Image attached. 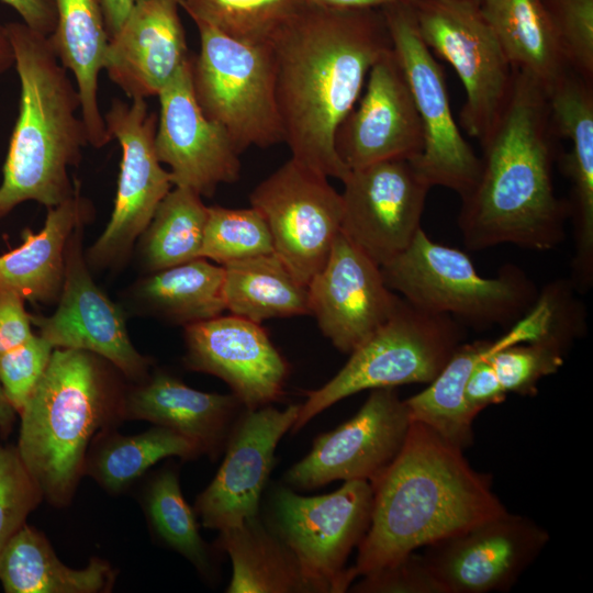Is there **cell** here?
Wrapping results in <instances>:
<instances>
[{"instance_id":"1","label":"cell","mask_w":593,"mask_h":593,"mask_svg":"<svg viewBox=\"0 0 593 593\" xmlns=\"http://www.w3.org/2000/svg\"><path fill=\"white\" fill-rule=\"evenodd\" d=\"M276 98L291 158L343 181L350 170L336 132L359 100L373 64L392 48L381 9L304 2L271 41Z\"/></svg>"},{"instance_id":"2","label":"cell","mask_w":593,"mask_h":593,"mask_svg":"<svg viewBox=\"0 0 593 593\" xmlns=\"http://www.w3.org/2000/svg\"><path fill=\"white\" fill-rule=\"evenodd\" d=\"M480 145L479 177L461 198L457 220L466 247L548 250L561 244L570 210L555 192L548 94L536 79L515 69L508 101Z\"/></svg>"},{"instance_id":"3","label":"cell","mask_w":593,"mask_h":593,"mask_svg":"<svg viewBox=\"0 0 593 593\" xmlns=\"http://www.w3.org/2000/svg\"><path fill=\"white\" fill-rule=\"evenodd\" d=\"M371 485V521L347 569L351 582L507 511L490 475L418 422L411 421L400 452Z\"/></svg>"},{"instance_id":"4","label":"cell","mask_w":593,"mask_h":593,"mask_svg":"<svg viewBox=\"0 0 593 593\" xmlns=\"http://www.w3.org/2000/svg\"><path fill=\"white\" fill-rule=\"evenodd\" d=\"M20 79L19 115L0 183V221L15 206L35 201L46 208L70 198L76 188L68 171L89 144L77 116L80 97L59 63L49 36L23 22L4 25Z\"/></svg>"},{"instance_id":"5","label":"cell","mask_w":593,"mask_h":593,"mask_svg":"<svg viewBox=\"0 0 593 593\" xmlns=\"http://www.w3.org/2000/svg\"><path fill=\"white\" fill-rule=\"evenodd\" d=\"M115 371L93 353L54 348L19 413L18 451L44 497L55 506L71 501L92 437L123 419L125 394Z\"/></svg>"},{"instance_id":"6","label":"cell","mask_w":593,"mask_h":593,"mask_svg":"<svg viewBox=\"0 0 593 593\" xmlns=\"http://www.w3.org/2000/svg\"><path fill=\"white\" fill-rule=\"evenodd\" d=\"M381 271L389 289L407 302L472 327L511 326L539 294L518 267L505 265L496 277H481L467 254L434 242L423 228Z\"/></svg>"},{"instance_id":"7","label":"cell","mask_w":593,"mask_h":593,"mask_svg":"<svg viewBox=\"0 0 593 593\" xmlns=\"http://www.w3.org/2000/svg\"><path fill=\"white\" fill-rule=\"evenodd\" d=\"M465 335L452 316L417 307L401 296L391 316L349 354L344 367L324 385L307 392L291 432L360 391L429 383Z\"/></svg>"},{"instance_id":"8","label":"cell","mask_w":593,"mask_h":593,"mask_svg":"<svg viewBox=\"0 0 593 593\" xmlns=\"http://www.w3.org/2000/svg\"><path fill=\"white\" fill-rule=\"evenodd\" d=\"M194 24L200 52L192 57V87L203 113L228 134L240 154L282 143L271 43L247 44L205 23Z\"/></svg>"},{"instance_id":"9","label":"cell","mask_w":593,"mask_h":593,"mask_svg":"<svg viewBox=\"0 0 593 593\" xmlns=\"http://www.w3.org/2000/svg\"><path fill=\"white\" fill-rule=\"evenodd\" d=\"M373 489L365 480L344 481L336 491L303 496L280 486L271 502L270 528L295 557L311 593L349 589L346 561L371 521Z\"/></svg>"},{"instance_id":"10","label":"cell","mask_w":593,"mask_h":593,"mask_svg":"<svg viewBox=\"0 0 593 593\" xmlns=\"http://www.w3.org/2000/svg\"><path fill=\"white\" fill-rule=\"evenodd\" d=\"M414 11L426 46L460 78L466 93L460 123L481 143L508 101L515 69L479 0H417Z\"/></svg>"},{"instance_id":"11","label":"cell","mask_w":593,"mask_h":593,"mask_svg":"<svg viewBox=\"0 0 593 593\" xmlns=\"http://www.w3.org/2000/svg\"><path fill=\"white\" fill-rule=\"evenodd\" d=\"M381 10L423 131V150L410 161L432 188L440 186L462 198L478 180L480 157L455 121L444 70L418 33L414 3Z\"/></svg>"},{"instance_id":"12","label":"cell","mask_w":593,"mask_h":593,"mask_svg":"<svg viewBox=\"0 0 593 593\" xmlns=\"http://www.w3.org/2000/svg\"><path fill=\"white\" fill-rule=\"evenodd\" d=\"M103 118L109 135L121 145L122 159L110 221L85 253L88 266L96 269L119 266L127 258L174 187L156 153L158 115L145 99L127 103L114 98Z\"/></svg>"},{"instance_id":"13","label":"cell","mask_w":593,"mask_h":593,"mask_svg":"<svg viewBox=\"0 0 593 593\" xmlns=\"http://www.w3.org/2000/svg\"><path fill=\"white\" fill-rule=\"evenodd\" d=\"M249 202L269 227L275 254L307 286L340 233L342 194L328 177L290 157L256 186Z\"/></svg>"},{"instance_id":"14","label":"cell","mask_w":593,"mask_h":593,"mask_svg":"<svg viewBox=\"0 0 593 593\" xmlns=\"http://www.w3.org/2000/svg\"><path fill=\"white\" fill-rule=\"evenodd\" d=\"M87 222L71 232L65 249L64 282L56 311L32 315V324L54 348L93 353L125 378L141 382L148 377L150 360L133 346L124 314L93 281L83 253Z\"/></svg>"},{"instance_id":"15","label":"cell","mask_w":593,"mask_h":593,"mask_svg":"<svg viewBox=\"0 0 593 593\" xmlns=\"http://www.w3.org/2000/svg\"><path fill=\"white\" fill-rule=\"evenodd\" d=\"M411 418L395 388L372 389L360 410L315 438L284 474L289 486L312 490L336 480L373 483L400 452Z\"/></svg>"},{"instance_id":"16","label":"cell","mask_w":593,"mask_h":593,"mask_svg":"<svg viewBox=\"0 0 593 593\" xmlns=\"http://www.w3.org/2000/svg\"><path fill=\"white\" fill-rule=\"evenodd\" d=\"M340 232L380 267L396 257L422 228L429 183L409 159H389L350 170Z\"/></svg>"},{"instance_id":"17","label":"cell","mask_w":593,"mask_h":593,"mask_svg":"<svg viewBox=\"0 0 593 593\" xmlns=\"http://www.w3.org/2000/svg\"><path fill=\"white\" fill-rule=\"evenodd\" d=\"M548 540L544 527L506 511L426 546L423 555L447 593L505 592Z\"/></svg>"},{"instance_id":"18","label":"cell","mask_w":593,"mask_h":593,"mask_svg":"<svg viewBox=\"0 0 593 593\" xmlns=\"http://www.w3.org/2000/svg\"><path fill=\"white\" fill-rule=\"evenodd\" d=\"M192 57L159 92L155 136L157 157L169 167L174 187L212 197L236 182L240 153L228 134L200 108L192 87Z\"/></svg>"},{"instance_id":"19","label":"cell","mask_w":593,"mask_h":593,"mask_svg":"<svg viewBox=\"0 0 593 593\" xmlns=\"http://www.w3.org/2000/svg\"><path fill=\"white\" fill-rule=\"evenodd\" d=\"M300 409L301 404L283 410L266 405L240 412L227 438L220 469L195 501V512L204 527L220 532L258 515L276 447L291 430Z\"/></svg>"},{"instance_id":"20","label":"cell","mask_w":593,"mask_h":593,"mask_svg":"<svg viewBox=\"0 0 593 593\" xmlns=\"http://www.w3.org/2000/svg\"><path fill=\"white\" fill-rule=\"evenodd\" d=\"M310 314L322 334L350 354L394 312L401 296L387 286L381 267L342 232L323 267L307 284Z\"/></svg>"},{"instance_id":"21","label":"cell","mask_w":593,"mask_h":593,"mask_svg":"<svg viewBox=\"0 0 593 593\" xmlns=\"http://www.w3.org/2000/svg\"><path fill=\"white\" fill-rule=\"evenodd\" d=\"M335 148L349 170L422 153L419 116L392 48L371 67L359 100L336 132Z\"/></svg>"},{"instance_id":"22","label":"cell","mask_w":593,"mask_h":593,"mask_svg":"<svg viewBox=\"0 0 593 593\" xmlns=\"http://www.w3.org/2000/svg\"><path fill=\"white\" fill-rule=\"evenodd\" d=\"M183 328L186 367L222 379L245 409L282 396L289 365L261 324L221 314Z\"/></svg>"},{"instance_id":"23","label":"cell","mask_w":593,"mask_h":593,"mask_svg":"<svg viewBox=\"0 0 593 593\" xmlns=\"http://www.w3.org/2000/svg\"><path fill=\"white\" fill-rule=\"evenodd\" d=\"M179 0H136L111 38L104 67L131 100L158 96L190 59Z\"/></svg>"},{"instance_id":"24","label":"cell","mask_w":593,"mask_h":593,"mask_svg":"<svg viewBox=\"0 0 593 593\" xmlns=\"http://www.w3.org/2000/svg\"><path fill=\"white\" fill-rule=\"evenodd\" d=\"M547 94L552 134L571 144L560 156L562 172L571 181L568 203L575 240L571 282L588 290L593 282V82L569 70Z\"/></svg>"},{"instance_id":"25","label":"cell","mask_w":593,"mask_h":593,"mask_svg":"<svg viewBox=\"0 0 593 593\" xmlns=\"http://www.w3.org/2000/svg\"><path fill=\"white\" fill-rule=\"evenodd\" d=\"M244 409L233 393L202 392L157 371L125 393L123 419H145L174 429L192 440L201 454L215 458Z\"/></svg>"},{"instance_id":"26","label":"cell","mask_w":593,"mask_h":593,"mask_svg":"<svg viewBox=\"0 0 593 593\" xmlns=\"http://www.w3.org/2000/svg\"><path fill=\"white\" fill-rule=\"evenodd\" d=\"M80 188L76 180L70 198L47 208L40 232L24 230L22 244L0 255V290L13 291L31 302H57L64 282L68 238L79 223L93 219L92 203L81 194Z\"/></svg>"},{"instance_id":"27","label":"cell","mask_w":593,"mask_h":593,"mask_svg":"<svg viewBox=\"0 0 593 593\" xmlns=\"http://www.w3.org/2000/svg\"><path fill=\"white\" fill-rule=\"evenodd\" d=\"M56 29L49 40L66 70L72 72L80 97L89 145L112 141L98 104V78L104 67L109 35L99 0H55Z\"/></svg>"},{"instance_id":"28","label":"cell","mask_w":593,"mask_h":593,"mask_svg":"<svg viewBox=\"0 0 593 593\" xmlns=\"http://www.w3.org/2000/svg\"><path fill=\"white\" fill-rule=\"evenodd\" d=\"M114 581L111 566L93 558L71 569L55 555L44 535L24 524L0 552V582L7 593H96Z\"/></svg>"},{"instance_id":"29","label":"cell","mask_w":593,"mask_h":593,"mask_svg":"<svg viewBox=\"0 0 593 593\" xmlns=\"http://www.w3.org/2000/svg\"><path fill=\"white\" fill-rule=\"evenodd\" d=\"M511 345L507 334L496 339L462 343L423 391L405 400L412 422H418L465 450L473 443L477 413L466 402L465 389L474 366Z\"/></svg>"},{"instance_id":"30","label":"cell","mask_w":593,"mask_h":593,"mask_svg":"<svg viewBox=\"0 0 593 593\" xmlns=\"http://www.w3.org/2000/svg\"><path fill=\"white\" fill-rule=\"evenodd\" d=\"M223 284V267L197 258L150 272L135 283L131 295L147 314L184 327L226 311Z\"/></svg>"},{"instance_id":"31","label":"cell","mask_w":593,"mask_h":593,"mask_svg":"<svg viewBox=\"0 0 593 593\" xmlns=\"http://www.w3.org/2000/svg\"><path fill=\"white\" fill-rule=\"evenodd\" d=\"M513 68L549 91L569 70L540 0H479Z\"/></svg>"},{"instance_id":"32","label":"cell","mask_w":593,"mask_h":593,"mask_svg":"<svg viewBox=\"0 0 593 593\" xmlns=\"http://www.w3.org/2000/svg\"><path fill=\"white\" fill-rule=\"evenodd\" d=\"M217 545L232 563L227 593H310L295 557L258 515L220 530Z\"/></svg>"},{"instance_id":"33","label":"cell","mask_w":593,"mask_h":593,"mask_svg":"<svg viewBox=\"0 0 593 593\" xmlns=\"http://www.w3.org/2000/svg\"><path fill=\"white\" fill-rule=\"evenodd\" d=\"M222 267L224 302L230 314L259 324L310 314L307 286L275 253Z\"/></svg>"},{"instance_id":"34","label":"cell","mask_w":593,"mask_h":593,"mask_svg":"<svg viewBox=\"0 0 593 593\" xmlns=\"http://www.w3.org/2000/svg\"><path fill=\"white\" fill-rule=\"evenodd\" d=\"M202 197L172 187L139 236L141 256L150 273L201 257L208 206Z\"/></svg>"},{"instance_id":"35","label":"cell","mask_w":593,"mask_h":593,"mask_svg":"<svg viewBox=\"0 0 593 593\" xmlns=\"http://www.w3.org/2000/svg\"><path fill=\"white\" fill-rule=\"evenodd\" d=\"M200 455L192 440L156 425L134 436H108L93 456L86 458L83 473H89L108 491L120 492L164 458L190 459Z\"/></svg>"},{"instance_id":"36","label":"cell","mask_w":593,"mask_h":593,"mask_svg":"<svg viewBox=\"0 0 593 593\" xmlns=\"http://www.w3.org/2000/svg\"><path fill=\"white\" fill-rule=\"evenodd\" d=\"M303 3L302 0H179L194 23H205L247 44L271 43Z\"/></svg>"},{"instance_id":"37","label":"cell","mask_w":593,"mask_h":593,"mask_svg":"<svg viewBox=\"0 0 593 593\" xmlns=\"http://www.w3.org/2000/svg\"><path fill=\"white\" fill-rule=\"evenodd\" d=\"M581 326L558 328L541 338L518 343L494 351L486 358L503 390L519 395H535L537 383L556 373Z\"/></svg>"},{"instance_id":"38","label":"cell","mask_w":593,"mask_h":593,"mask_svg":"<svg viewBox=\"0 0 593 593\" xmlns=\"http://www.w3.org/2000/svg\"><path fill=\"white\" fill-rule=\"evenodd\" d=\"M272 253L269 227L256 209L208 206L202 258L224 266Z\"/></svg>"},{"instance_id":"39","label":"cell","mask_w":593,"mask_h":593,"mask_svg":"<svg viewBox=\"0 0 593 593\" xmlns=\"http://www.w3.org/2000/svg\"><path fill=\"white\" fill-rule=\"evenodd\" d=\"M146 502L148 516L161 540L205 572L209 568L206 546L172 470H164L153 480Z\"/></svg>"},{"instance_id":"40","label":"cell","mask_w":593,"mask_h":593,"mask_svg":"<svg viewBox=\"0 0 593 593\" xmlns=\"http://www.w3.org/2000/svg\"><path fill=\"white\" fill-rule=\"evenodd\" d=\"M569 68L593 82V0H540Z\"/></svg>"},{"instance_id":"41","label":"cell","mask_w":593,"mask_h":593,"mask_svg":"<svg viewBox=\"0 0 593 593\" xmlns=\"http://www.w3.org/2000/svg\"><path fill=\"white\" fill-rule=\"evenodd\" d=\"M43 497L18 448L0 445V552Z\"/></svg>"},{"instance_id":"42","label":"cell","mask_w":593,"mask_h":593,"mask_svg":"<svg viewBox=\"0 0 593 593\" xmlns=\"http://www.w3.org/2000/svg\"><path fill=\"white\" fill-rule=\"evenodd\" d=\"M53 350L51 343L34 334L24 344L0 354V383L18 414L44 374Z\"/></svg>"},{"instance_id":"43","label":"cell","mask_w":593,"mask_h":593,"mask_svg":"<svg viewBox=\"0 0 593 593\" xmlns=\"http://www.w3.org/2000/svg\"><path fill=\"white\" fill-rule=\"evenodd\" d=\"M349 589L358 593H447L424 555L415 551L361 575V580Z\"/></svg>"},{"instance_id":"44","label":"cell","mask_w":593,"mask_h":593,"mask_svg":"<svg viewBox=\"0 0 593 593\" xmlns=\"http://www.w3.org/2000/svg\"><path fill=\"white\" fill-rule=\"evenodd\" d=\"M24 301L13 291L0 290V354L24 344L35 334Z\"/></svg>"},{"instance_id":"45","label":"cell","mask_w":593,"mask_h":593,"mask_svg":"<svg viewBox=\"0 0 593 593\" xmlns=\"http://www.w3.org/2000/svg\"><path fill=\"white\" fill-rule=\"evenodd\" d=\"M506 394L486 358L480 360L466 383L465 398L469 407L479 414L489 405L502 403Z\"/></svg>"},{"instance_id":"46","label":"cell","mask_w":593,"mask_h":593,"mask_svg":"<svg viewBox=\"0 0 593 593\" xmlns=\"http://www.w3.org/2000/svg\"><path fill=\"white\" fill-rule=\"evenodd\" d=\"M13 8L23 23L32 30L49 36L56 29L57 10L55 0H1Z\"/></svg>"},{"instance_id":"47","label":"cell","mask_w":593,"mask_h":593,"mask_svg":"<svg viewBox=\"0 0 593 593\" xmlns=\"http://www.w3.org/2000/svg\"><path fill=\"white\" fill-rule=\"evenodd\" d=\"M109 38L124 24L136 0H99Z\"/></svg>"},{"instance_id":"48","label":"cell","mask_w":593,"mask_h":593,"mask_svg":"<svg viewBox=\"0 0 593 593\" xmlns=\"http://www.w3.org/2000/svg\"><path fill=\"white\" fill-rule=\"evenodd\" d=\"M304 2L342 9H382L396 3H415L417 0H302Z\"/></svg>"},{"instance_id":"49","label":"cell","mask_w":593,"mask_h":593,"mask_svg":"<svg viewBox=\"0 0 593 593\" xmlns=\"http://www.w3.org/2000/svg\"><path fill=\"white\" fill-rule=\"evenodd\" d=\"M18 412L8 400L0 383V436H7L11 432Z\"/></svg>"},{"instance_id":"50","label":"cell","mask_w":593,"mask_h":593,"mask_svg":"<svg viewBox=\"0 0 593 593\" xmlns=\"http://www.w3.org/2000/svg\"><path fill=\"white\" fill-rule=\"evenodd\" d=\"M15 58L4 25L0 24V74L14 66Z\"/></svg>"}]
</instances>
